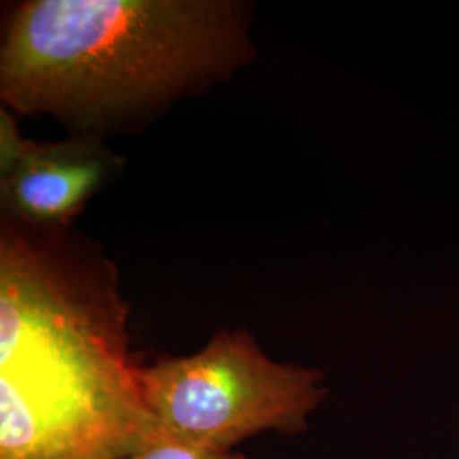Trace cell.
<instances>
[{"label":"cell","mask_w":459,"mask_h":459,"mask_svg":"<svg viewBox=\"0 0 459 459\" xmlns=\"http://www.w3.org/2000/svg\"><path fill=\"white\" fill-rule=\"evenodd\" d=\"M140 381L160 434L221 453L264 432H307L328 394L320 369L271 359L244 328L214 332L191 356L142 364Z\"/></svg>","instance_id":"cell-3"},{"label":"cell","mask_w":459,"mask_h":459,"mask_svg":"<svg viewBox=\"0 0 459 459\" xmlns=\"http://www.w3.org/2000/svg\"><path fill=\"white\" fill-rule=\"evenodd\" d=\"M123 459H252L240 451H210L191 444L170 439L159 432V436L140 451Z\"/></svg>","instance_id":"cell-5"},{"label":"cell","mask_w":459,"mask_h":459,"mask_svg":"<svg viewBox=\"0 0 459 459\" xmlns=\"http://www.w3.org/2000/svg\"><path fill=\"white\" fill-rule=\"evenodd\" d=\"M30 140L22 136L17 126L16 117L0 109V179H5L19 164Z\"/></svg>","instance_id":"cell-6"},{"label":"cell","mask_w":459,"mask_h":459,"mask_svg":"<svg viewBox=\"0 0 459 459\" xmlns=\"http://www.w3.org/2000/svg\"><path fill=\"white\" fill-rule=\"evenodd\" d=\"M229 0H30L4 33L0 96L89 134L223 79L252 55Z\"/></svg>","instance_id":"cell-2"},{"label":"cell","mask_w":459,"mask_h":459,"mask_svg":"<svg viewBox=\"0 0 459 459\" xmlns=\"http://www.w3.org/2000/svg\"><path fill=\"white\" fill-rule=\"evenodd\" d=\"M121 159L83 134L68 142L36 143L0 179L4 213L38 229H66L87 201L119 170Z\"/></svg>","instance_id":"cell-4"},{"label":"cell","mask_w":459,"mask_h":459,"mask_svg":"<svg viewBox=\"0 0 459 459\" xmlns=\"http://www.w3.org/2000/svg\"><path fill=\"white\" fill-rule=\"evenodd\" d=\"M113 264L5 216L0 459H123L159 436Z\"/></svg>","instance_id":"cell-1"}]
</instances>
